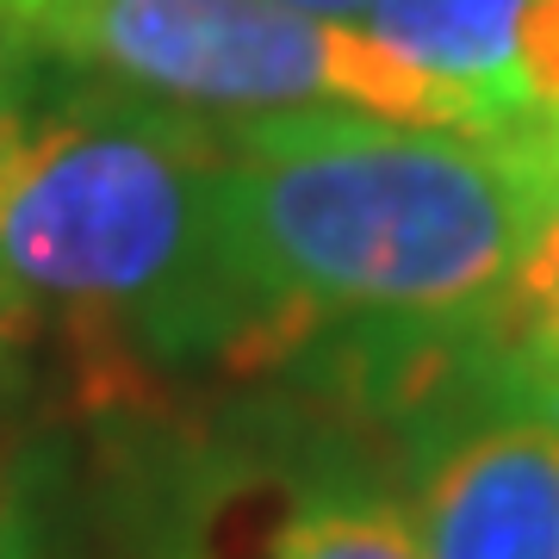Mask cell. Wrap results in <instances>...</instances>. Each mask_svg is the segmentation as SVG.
Wrapping results in <instances>:
<instances>
[{
	"mask_svg": "<svg viewBox=\"0 0 559 559\" xmlns=\"http://www.w3.org/2000/svg\"><path fill=\"white\" fill-rule=\"evenodd\" d=\"M224 124L119 94L0 106V311L75 336L100 373L218 360L274 373L224 242Z\"/></svg>",
	"mask_w": 559,
	"mask_h": 559,
	"instance_id": "obj_2",
	"label": "cell"
},
{
	"mask_svg": "<svg viewBox=\"0 0 559 559\" xmlns=\"http://www.w3.org/2000/svg\"><path fill=\"white\" fill-rule=\"evenodd\" d=\"M168 559H429L411 516L342 466L212 473L168 535Z\"/></svg>",
	"mask_w": 559,
	"mask_h": 559,
	"instance_id": "obj_5",
	"label": "cell"
},
{
	"mask_svg": "<svg viewBox=\"0 0 559 559\" xmlns=\"http://www.w3.org/2000/svg\"><path fill=\"white\" fill-rule=\"evenodd\" d=\"M224 242L280 373L330 323L385 342L485 330L559 180V112L417 131L299 106L224 124Z\"/></svg>",
	"mask_w": 559,
	"mask_h": 559,
	"instance_id": "obj_1",
	"label": "cell"
},
{
	"mask_svg": "<svg viewBox=\"0 0 559 559\" xmlns=\"http://www.w3.org/2000/svg\"><path fill=\"white\" fill-rule=\"evenodd\" d=\"M32 32L180 112L255 119L342 106L417 131H485L473 106L380 50L360 25L311 20L286 0H50Z\"/></svg>",
	"mask_w": 559,
	"mask_h": 559,
	"instance_id": "obj_3",
	"label": "cell"
},
{
	"mask_svg": "<svg viewBox=\"0 0 559 559\" xmlns=\"http://www.w3.org/2000/svg\"><path fill=\"white\" fill-rule=\"evenodd\" d=\"M485 330H491L498 355L516 373H528L535 385H547L559 399V180L547 193V205H540L528 242H522L510 286H503V299Z\"/></svg>",
	"mask_w": 559,
	"mask_h": 559,
	"instance_id": "obj_7",
	"label": "cell"
},
{
	"mask_svg": "<svg viewBox=\"0 0 559 559\" xmlns=\"http://www.w3.org/2000/svg\"><path fill=\"white\" fill-rule=\"evenodd\" d=\"M522 62H528V94L559 112V0H528Z\"/></svg>",
	"mask_w": 559,
	"mask_h": 559,
	"instance_id": "obj_8",
	"label": "cell"
},
{
	"mask_svg": "<svg viewBox=\"0 0 559 559\" xmlns=\"http://www.w3.org/2000/svg\"><path fill=\"white\" fill-rule=\"evenodd\" d=\"M404 516L429 559H559V399L466 342L404 404Z\"/></svg>",
	"mask_w": 559,
	"mask_h": 559,
	"instance_id": "obj_4",
	"label": "cell"
},
{
	"mask_svg": "<svg viewBox=\"0 0 559 559\" xmlns=\"http://www.w3.org/2000/svg\"><path fill=\"white\" fill-rule=\"evenodd\" d=\"M522 25L528 0H373L360 32L436 87H448L454 100H466L485 131H498L540 106L528 94Z\"/></svg>",
	"mask_w": 559,
	"mask_h": 559,
	"instance_id": "obj_6",
	"label": "cell"
},
{
	"mask_svg": "<svg viewBox=\"0 0 559 559\" xmlns=\"http://www.w3.org/2000/svg\"><path fill=\"white\" fill-rule=\"evenodd\" d=\"M286 7H299V13H311V20L360 25V20H367V7H373V0H286Z\"/></svg>",
	"mask_w": 559,
	"mask_h": 559,
	"instance_id": "obj_9",
	"label": "cell"
},
{
	"mask_svg": "<svg viewBox=\"0 0 559 559\" xmlns=\"http://www.w3.org/2000/svg\"><path fill=\"white\" fill-rule=\"evenodd\" d=\"M0 13L13 25H38L44 13H50V0H0Z\"/></svg>",
	"mask_w": 559,
	"mask_h": 559,
	"instance_id": "obj_10",
	"label": "cell"
},
{
	"mask_svg": "<svg viewBox=\"0 0 559 559\" xmlns=\"http://www.w3.org/2000/svg\"><path fill=\"white\" fill-rule=\"evenodd\" d=\"M0 559H50V554H38V547H25V540L13 535V528H7V535H0Z\"/></svg>",
	"mask_w": 559,
	"mask_h": 559,
	"instance_id": "obj_11",
	"label": "cell"
}]
</instances>
